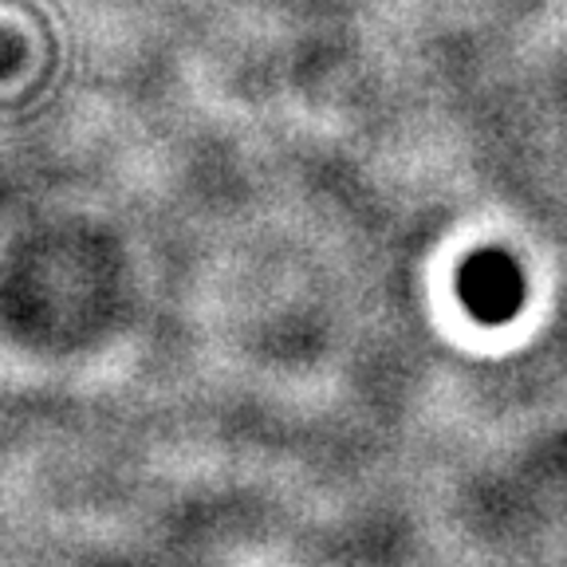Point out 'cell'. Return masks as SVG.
Returning <instances> with one entry per match:
<instances>
[{
    "label": "cell",
    "instance_id": "obj_1",
    "mask_svg": "<svg viewBox=\"0 0 567 567\" xmlns=\"http://www.w3.org/2000/svg\"><path fill=\"white\" fill-rule=\"evenodd\" d=\"M457 292L481 323H508L524 303V276L508 252L481 248L461 265Z\"/></svg>",
    "mask_w": 567,
    "mask_h": 567
}]
</instances>
